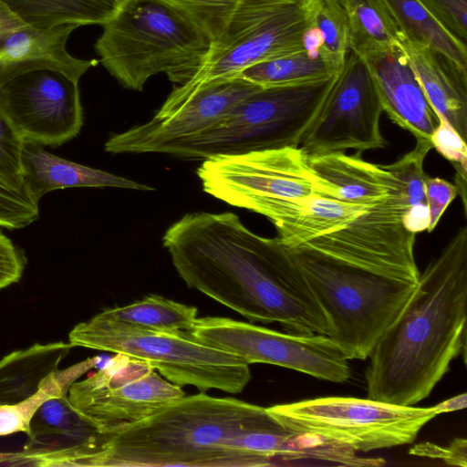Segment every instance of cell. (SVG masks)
<instances>
[{
  "label": "cell",
  "mask_w": 467,
  "mask_h": 467,
  "mask_svg": "<svg viewBox=\"0 0 467 467\" xmlns=\"http://www.w3.org/2000/svg\"><path fill=\"white\" fill-rule=\"evenodd\" d=\"M162 244L189 288L251 323L328 336V319L288 248L254 233L235 213H186L166 230Z\"/></svg>",
  "instance_id": "1"
},
{
  "label": "cell",
  "mask_w": 467,
  "mask_h": 467,
  "mask_svg": "<svg viewBox=\"0 0 467 467\" xmlns=\"http://www.w3.org/2000/svg\"><path fill=\"white\" fill-rule=\"evenodd\" d=\"M292 432L266 408L201 392L108 433L85 466L275 465Z\"/></svg>",
  "instance_id": "2"
},
{
  "label": "cell",
  "mask_w": 467,
  "mask_h": 467,
  "mask_svg": "<svg viewBox=\"0 0 467 467\" xmlns=\"http://www.w3.org/2000/svg\"><path fill=\"white\" fill-rule=\"evenodd\" d=\"M467 226L458 229L420 274L416 291L375 345L366 369L368 398L413 406L466 352Z\"/></svg>",
  "instance_id": "3"
},
{
  "label": "cell",
  "mask_w": 467,
  "mask_h": 467,
  "mask_svg": "<svg viewBox=\"0 0 467 467\" xmlns=\"http://www.w3.org/2000/svg\"><path fill=\"white\" fill-rule=\"evenodd\" d=\"M409 206L400 188L377 204L324 194L257 201L253 212L267 218L288 248L329 261L367 267L418 283L416 234L403 225Z\"/></svg>",
  "instance_id": "4"
},
{
  "label": "cell",
  "mask_w": 467,
  "mask_h": 467,
  "mask_svg": "<svg viewBox=\"0 0 467 467\" xmlns=\"http://www.w3.org/2000/svg\"><path fill=\"white\" fill-rule=\"evenodd\" d=\"M95 43L102 66L126 88L140 91L164 73L182 85L198 72L212 40L167 0H124Z\"/></svg>",
  "instance_id": "5"
},
{
  "label": "cell",
  "mask_w": 467,
  "mask_h": 467,
  "mask_svg": "<svg viewBox=\"0 0 467 467\" xmlns=\"http://www.w3.org/2000/svg\"><path fill=\"white\" fill-rule=\"evenodd\" d=\"M338 75L312 82L261 87L194 137L163 154L203 161L216 155L299 147Z\"/></svg>",
  "instance_id": "6"
},
{
  "label": "cell",
  "mask_w": 467,
  "mask_h": 467,
  "mask_svg": "<svg viewBox=\"0 0 467 467\" xmlns=\"http://www.w3.org/2000/svg\"><path fill=\"white\" fill-rule=\"evenodd\" d=\"M68 343L142 360L170 382L201 392L239 393L249 383V364L231 353L200 343L187 332L154 331L99 319L75 326Z\"/></svg>",
  "instance_id": "7"
},
{
  "label": "cell",
  "mask_w": 467,
  "mask_h": 467,
  "mask_svg": "<svg viewBox=\"0 0 467 467\" xmlns=\"http://www.w3.org/2000/svg\"><path fill=\"white\" fill-rule=\"evenodd\" d=\"M321 0H238L223 33L190 80L237 76L244 68L307 48Z\"/></svg>",
  "instance_id": "8"
},
{
  "label": "cell",
  "mask_w": 467,
  "mask_h": 467,
  "mask_svg": "<svg viewBox=\"0 0 467 467\" xmlns=\"http://www.w3.org/2000/svg\"><path fill=\"white\" fill-rule=\"evenodd\" d=\"M293 431L312 433L355 451H369L413 442L438 414L418 408L348 397H326L266 408Z\"/></svg>",
  "instance_id": "9"
},
{
  "label": "cell",
  "mask_w": 467,
  "mask_h": 467,
  "mask_svg": "<svg viewBox=\"0 0 467 467\" xmlns=\"http://www.w3.org/2000/svg\"><path fill=\"white\" fill-rule=\"evenodd\" d=\"M188 335L249 365L265 363L341 383L351 375L339 346L321 334L283 333L253 323L221 317L197 318Z\"/></svg>",
  "instance_id": "10"
},
{
  "label": "cell",
  "mask_w": 467,
  "mask_h": 467,
  "mask_svg": "<svg viewBox=\"0 0 467 467\" xmlns=\"http://www.w3.org/2000/svg\"><path fill=\"white\" fill-rule=\"evenodd\" d=\"M260 88L239 76L189 80L170 93L150 120L111 135L104 149L112 154L163 153L215 124Z\"/></svg>",
  "instance_id": "11"
},
{
  "label": "cell",
  "mask_w": 467,
  "mask_h": 467,
  "mask_svg": "<svg viewBox=\"0 0 467 467\" xmlns=\"http://www.w3.org/2000/svg\"><path fill=\"white\" fill-rule=\"evenodd\" d=\"M74 408L101 432L112 433L183 396L148 363L116 354L109 363L68 389Z\"/></svg>",
  "instance_id": "12"
},
{
  "label": "cell",
  "mask_w": 467,
  "mask_h": 467,
  "mask_svg": "<svg viewBox=\"0 0 467 467\" xmlns=\"http://www.w3.org/2000/svg\"><path fill=\"white\" fill-rule=\"evenodd\" d=\"M196 173L207 194L241 209L259 200L320 194L300 147L213 156Z\"/></svg>",
  "instance_id": "13"
},
{
  "label": "cell",
  "mask_w": 467,
  "mask_h": 467,
  "mask_svg": "<svg viewBox=\"0 0 467 467\" xmlns=\"http://www.w3.org/2000/svg\"><path fill=\"white\" fill-rule=\"evenodd\" d=\"M382 112L368 64L349 51L334 87L299 147L306 154L347 150L361 153L385 148L388 141L380 130Z\"/></svg>",
  "instance_id": "14"
},
{
  "label": "cell",
  "mask_w": 467,
  "mask_h": 467,
  "mask_svg": "<svg viewBox=\"0 0 467 467\" xmlns=\"http://www.w3.org/2000/svg\"><path fill=\"white\" fill-rule=\"evenodd\" d=\"M78 82L55 69L27 71L0 88V108L24 140L58 147L83 126Z\"/></svg>",
  "instance_id": "15"
},
{
  "label": "cell",
  "mask_w": 467,
  "mask_h": 467,
  "mask_svg": "<svg viewBox=\"0 0 467 467\" xmlns=\"http://www.w3.org/2000/svg\"><path fill=\"white\" fill-rule=\"evenodd\" d=\"M78 27L64 24L39 28L0 3V88L20 74L42 68L61 71L79 81L98 61L77 58L67 51V42Z\"/></svg>",
  "instance_id": "16"
},
{
  "label": "cell",
  "mask_w": 467,
  "mask_h": 467,
  "mask_svg": "<svg viewBox=\"0 0 467 467\" xmlns=\"http://www.w3.org/2000/svg\"><path fill=\"white\" fill-rule=\"evenodd\" d=\"M368 64L383 110L416 141L431 142L439 116L429 102L403 47L368 54Z\"/></svg>",
  "instance_id": "17"
},
{
  "label": "cell",
  "mask_w": 467,
  "mask_h": 467,
  "mask_svg": "<svg viewBox=\"0 0 467 467\" xmlns=\"http://www.w3.org/2000/svg\"><path fill=\"white\" fill-rule=\"evenodd\" d=\"M359 154H306L319 192L340 201L377 204L400 190L399 180L384 165L368 162Z\"/></svg>",
  "instance_id": "18"
},
{
  "label": "cell",
  "mask_w": 467,
  "mask_h": 467,
  "mask_svg": "<svg viewBox=\"0 0 467 467\" xmlns=\"http://www.w3.org/2000/svg\"><path fill=\"white\" fill-rule=\"evenodd\" d=\"M411 67L429 102L467 140V67L427 47L405 45Z\"/></svg>",
  "instance_id": "19"
},
{
  "label": "cell",
  "mask_w": 467,
  "mask_h": 467,
  "mask_svg": "<svg viewBox=\"0 0 467 467\" xmlns=\"http://www.w3.org/2000/svg\"><path fill=\"white\" fill-rule=\"evenodd\" d=\"M22 175L26 190L38 202L45 194L66 188L154 190L147 184L63 159L30 140H24L23 144Z\"/></svg>",
  "instance_id": "20"
},
{
  "label": "cell",
  "mask_w": 467,
  "mask_h": 467,
  "mask_svg": "<svg viewBox=\"0 0 467 467\" xmlns=\"http://www.w3.org/2000/svg\"><path fill=\"white\" fill-rule=\"evenodd\" d=\"M72 348L65 342L36 343L5 356L0 360V406L16 404L36 392Z\"/></svg>",
  "instance_id": "21"
},
{
  "label": "cell",
  "mask_w": 467,
  "mask_h": 467,
  "mask_svg": "<svg viewBox=\"0 0 467 467\" xmlns=\"http://www.w3.org/2000/svg\"><path fill=\"white\" fill-rule=\"evenodd\" d=\"M378 1L404 39V46L427 47L467 67V46L448 33L419 0Z\"/></svg>",
  "instance_id": "22"
},
{
  "label": "cell",
  "mask_w": 467,
  "mask_h": 467,
  "mask_svg": "<svg viewBox=\"0 0 467 467\" xmlns=\"http://www.w3.org/2000/svg\"><path fill=\"white\" fill-rule=\"evenodd\" d=\"M25 22L44 29L64 24H105L117 5L111 0H0Z\"/></svg>",
  "instance_id": "23"
},
{
  "label": "cell",
  "mask_w": 467,
  "mask_h": 467,
  "mask_svg": "<svg viewBox=\"0 0 467 467\" xmlns=\"http://www.w3.org/2000/svg\"><path fill=\"white\" fill-rule=\"evenodd\" d=\"M95 317L143 329L187 332L197 319V308L159 295H148L131 304L105 309Z\"/></svg>",
  "instance_id": "24"
},
{
  "label": "cell",
  "mask_w": 467,
  "mask_h": 467,
  "mask_svg": "<svg viewBox=\"0 0 467 467\" xmlns=\"http://www.w3.org/2000/svg\"><path fill=\"white\" fill-rule=\"evenodd\" d=\"M342 1L349 26V51L364 57L404 46V39L378 0Z\"/></svg>",
  "instance_id": "25"
},
{
  "label": "cell",
  "mask_w": 467,
  "mask_h": 467,
  "mask_svg": "<svg viewBox=\"0 0 467 467\" xmlns=\"http://www.w3.org/2000/svg\"><path fill=\"white\" fill-rule=\"evenodd\" d=\"M316 50L306 48L278 58L263 61L237 76L261 87L295 85L317 81L339 74Z\"/></svg>",
  "instance_id": "26"
},
{
  "label": "cell",
  "mask_w": 467,
  "mask_h": 467,
  "mask_svg": "<svg viewBox=\"0 0 467 467\" xmlns=\"http://www.w3.org/2000/svg\"><path fill=\"white\" fill-rule=\"evenodd\" d=\"M99 357H93L48 375L39 389L24 400L0 406V436L16 432H29L30 420L47 400L68 393L73 382L96 367Z\"/></svg>",
  "instance_id": "27"
},
{
  "label": "cell",
  "mask_w": 467,
  "mask_h": 467,
  "mask_svg": "<svg viewBox=\"0 0 467 467\" xmlns=\"http://www.w3.org/2000/svg\"><path fill=\"white\" fill-rule=\"evenodd\" d=\"M432 149L431 142L416 141L415 147L395 162L384 167L400 182L401 193L409 206L403 216L404 227L410 233L427 231L430 213L425 196L423 162Z\"/></svg>",
  "instance_id": "28"
},
{
  "label": "cell",
  "mask_w": 467,
  "mask_h": 467,
  "mask_svg": "<svg viewBox=\"0 0 467 467\" xmlns=\"http://www.w3.org/2000/svg\"><path fill=\"white\" fill-rule=\"evenodd\" d=\"M313 33L317 53L336 70L341 71L349 52L350 34L342 0H321Z\"/></svg>",
  "instance_id": "29"
},
{
  "label": "cell",
  "mask_w": 467,
  "mask_h": 467,
  "mask_svg": "<svg viewBox=\"0 0 467 467\" xmlns=\"http://www.w3.org/2000/svg\"><path fill=\"white\" fill-rule=\"evenodd\" d=\"M299 461H316L344 466L385 464L383 459L359 458L353 449L337 441L312 433L293 431L285 444L282 463Z\"/></svg>",
  "instance_id": "30"
},
{
  "label": "cell",
  "mask_w": 467,
  "mask_h": 467,
  "mask_svg": "<svg viewBox=\"0 0 467 467\" xmlns=\"http://www.w3.org/2000/svg\"><path fill=\"white\" fill-rule=\"evenodd\" d=\"M184 13L212 42L223 33L238 0H167Z\"/></svg>",
  "instance_id": "31"
},
{
  "label": "cell",
  "mask_w": 467,
  "mask_h": 467,
  "mask_svg": "<svg viewBox=\"0 0 467 467\" xmlns=\"http://www.w3.org/2000/svg\"><path fill=\"white\" fill-rule=\"evenodd\" d=\"M26 189L9 184L0 177V227L23 229L39 217V205Z\"/></svg>",
  "instance_id": "32"
},
{
  "label": "cell",
  "mask_w": 467,
  "mask_h": 467,
  "mask_svg": "<svg viewBox=\"0 0 467 467\" xmlns=\"http://www.w3.org/2000/svg\"><path fill=\"white\" fill-rule=\"evenodd\" d=\"M24 140L0 108V177L14 187L26 189L22 175Z\"/></svg>",
  "instance_id": "33"
},
{
  "label": "cell",
  "mask_w": 467,
  "mask_h": 467,
  "mask_svg": "<svg viewBox=\"0 0 467 467\" xmlns=\"http://www.w3.org/2000/svg\"><path fill=\"white\" fill-rule=\"evenodd\" d=\"M431 142L432 148L451 161L455 168V186H465L467 179V145L466 140L443 118L433 130Z\"/></svg>",
  "instance_id": "34"
},
{
  "label": "cell",
  "mask_w": 467,
  "mask_h": 467,
  "mask_svg": "<svg viewBox=\"0 0 467 467\" xmlns=\"http://www.w3.org/2000/svg\"><path fill=\"white\" fill-rule=\"evenodd\" d=\"M454 38L467 46V0H419Z\"/></svg>",
  "instance_id": "35"
},
{
  "label": "cell",
  "mask_w": 467,
  "mask_h": 467,
  "mask_svg": "<svg viewBox=\"0 0 467 467\" xmlns=\"http://www.w3.org/2000/svg\"><path fill=\"white\" fill-rule=\"evenodd\" d=\"M425 196L430 213L428 233L438 225L443 213L455 199L458 192L454 184L439 177H427L425 180Z\"/></svg>",
  "instance_id": "36"
},
{
  "label": "cell",
  "mask_w": 467,
  "mask_h": 467,
  "mask_svg": "<svg viewBox=\"0 0 467 467\" xmlns=\"http://www.w3.org/2000/svg\"><path fill=\"white\" fill-rule=\"evenodd\" d=\"M26 263L24 250L0 231V290L19 281Z\"/></svg>",
  "instance_id": "37"
},
{
  "label": "cell",
  "mask_w": 467,
  "mask_h": 467,
  "mask_svg": "<svg viewBox=\"0 0 467 467\" xmlns=\"http://www.w3.org/2000/svg\"><path fill=\"white\" fill-rule=\"evenodd\" d=\"M411 455L441 459L450 465L467 467V440L455 438L449 447L431 442L419 443L409 451Z\"/></svg>",
  "instance_id": "38"
},
{
  "label": "cell",
  "mask_w": 467,
  "mask_h": 467,
  "mask_svg": "<svg viewBox=\"0 0 467 467\" xmlns=\"http://www.w3.org/2000/svg\"><path fill=\"white\" fill-rule=\"evenodd\" d=\"M467 405V394L462 393L459 394L455 397L450 398L444 401L438 403L433 406L438 415L444 413L454 411L458 410L465 409Z\"/></svg>",
  "instance_id": "39"
},
{
  "label": "cell",
  "mask_w": 467,
  "mask_h": 467,
  "mask_svg": "<svg viewBox=\"0 0 467 467\" xmlns=\"http://www.w3.org/2000/svg\"><path fill=\"white\" fill-rule=\"evenodd\" d=\"M116 5L121 4L124 0H111Z\"/></svg>",
  "instance_id": "40"
}]
</instances>
